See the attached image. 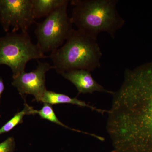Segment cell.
<instances>
[{"label":"cell","mask_w":152,"mask_h":152,"mask_svg":"<svg viewBox=\"0 0 152 152\" xmlns=\"http://www.w3.org/2000/svg\"><path fill=\"white\" fill-rule=\"evenodd\" d=\"M112 95L107 130L115 150L152 152V61L126 69Z\"/></svg>","instance_id":"6da1fadb"},{"label":"cell","mask_w":152,"mask_h":152,"mask_svg":"<svg viewBox=\"0 0 152 152\" xmlns=\"http://www.w3.org/2000/svg\"><path fill=\"white\" fill-rule=\"evenodd\" d=\"M118 0H72L71 19L78 30L97 39L102 32L115 39L125 21L117 10Z\"/></svg>","instance_id":"7a4b0ae2"},{"label":"cell","mask_w":152,"mask_h":152,"mask_svg":"<svg viewBox=\"0 0 152 152\" xmlns=\"http://www.w3.org/2000/svg\"><path fill=\"white\" fill-rule=\"evenodd\" d=\"M102 56L96 39L73 29L65 43L49 57L57 72L61 74L72 70H95L100 67Z\"/></svg>","instance_id":"3957f363"},{"label":"cell","mask_w":152,"mask_h":152,"mask_svg":"<svg viewBox=\"0 0 152 152\" xmlns=\"http://www.w3.org/2000/svg\"><path fill=\"white\" fill-rule=\"evenodd\" d=\"M48 57L33 43L28 33L12 32L0 38V65L10 68L13 78L25 72L28 62Z\"/></svg>","instance_id":"277c9868"},{"label":"cell","mask_w":152,"mask_h":152,"mask_svg":"<svg viewBox=\"0 0 152 152\" xmlns=\"http://www.w3.org/2000/svg\"><path fill=\"white\" fill-rule=\"evenodd\" d=\"M69 1L54 11L42 23H37L35 34L42 52H52L61 47L70 34L73 23L68 16Z\"/></svg>","instance_id":"5b68a950"},{"label":"cell","mask_w":152,"mask_h":152,"mask_svg":"<svg viewBox=\"0 0 152 152\" xmlns=\"http://www.w3.org/2000/svg\"><path fill=\"white\" fill-rule=\"evenodd\" d=\"M35 23L32 0H0V23L6 32L12 28V32L28 33Z\"/></svg>","instance_id":"8992f818"},{"label":"cell","mask_w":152,"mask_h":152,"mask_svg":"<svg viewBox=\"0 0 152 152\" xmlns=\"http://www.w3.org/2000/svg\"><path fill=\"white\" fill-rule=\"evenodd\" d=\"M53 66L49 63L38 61V64L35 70L30 72L23 73L13 78L12 84L15 87L19 94L25 100L26 95H32L37 102H41L45 87V74Z\"/></svg>","instance_id":"52a82bcc"},{"label":"cell","mask_w":152,"mask_h":152,"mask_svg":"<svg viewBox=\"0 0 152 152\" xmlns=\"http://www.w3.org/2000/svg\"><path fill=\"white\" fill-rule=\"evenodd\" d=\"M64 78L69 81L77 88L79 94H92L100 92L113 94L114 92L104 88L94 79L89 71L75 69L61 74Z\"/></svg>","instance_id":"ba28073f"},{"label":"cell","mask_w":152,"mask_h":152,"mask_svg":"<svg viewBox=\"0 0 152 152\" xmlns=\"http://www.w3.org/2000/svg\"><path fill=\"white\" fill-rule=\"evenodd\" d=\"M40 102L50 105L60 104H72L80 107L89 108L93 110L102 114L105 113H107L108 112V110L97 108L84 102L78 99L77 98H72L67 95L48 91L47 90L44 93Z\"/></svg>","instance_id":"9c48e42d"},{"label":"cell","mask_w":152,"mask_h":152,"mask_svg":"<svg viewBox=\"0 0 152 152\" xmlns=\"http://www.w3.org/2000/svg\"><path fill=\"white\" fill-rule=\"evenodd\" d=\"M67 0H32L35 19L47 17L66 3Z\"/></svg>","instance_id":"30bf717a"},{"label":"cell","mask_w":152,"mask_h":152,"mask_svg":"<svg viewBox=\"0 0 152 152\" xmlns=\"http://www.w3.org/2000/svg\"><path fill=\"white\" fill-rule=\"evenodd\" d=\"M43 107H42L41 110H34L33 109L32 110V115H35V114H38L41 118L44 119L48 120L52 122L55 123L57 124L62 126L66 128V129H69L71 130L75 131V132H78L83 133L89 135L91 136H92L95 138L98 139L99 140H101L102 139L101 137L97 135L94 134H91V133L86 132H82L78 130L75 129H72L68 127V126L64 124L61 122L58 119V118L56 114H55L53 110L52 106L50 104L46 103H44Z\"/></svg>","instance_id":"8fae6325"},{"label":"cell","mask_w":152,"mask_h":152,"mask_svg":"<svg viewBox=\"0 0 152 152\" xmlns=\"http://www.w3.org/2000/svg\"><path fill=\"white\" fill-rule=\"evenodd\" d=\"M33 108L28 104H25V107L23 110L17 113L12 118L9 120L1 128H0V135L12 130L19 124L23 123V118L26 115H31Z\"/></svg>","instance_id":"7c38bea8"},{"label":"cell","mask_w":152,"mask_h":152,"mask_svg":"<svg viewBox=\"0 0 152 152\" xmlns=\"http://www.w3.org/2000/svg\"><path fill=\"white\" fill-rule=\"evenodd\" d=\"M15 142L14 138L9 137L0 143V152H14Z\"/></svg>","instance_id":"4fadbf2b"},{"label":"cell","mask_w":152,"mask_h":152,"mask_svg":"<svg viewBox=\"0 0 152 152\" xmlns=\"http://www.w3.org/2000/svg\"><path fill=\"white\" fill-rule=\"evenodd\" d=\"M4 90V81L1 78H0V100H1V96Z\"/></svg>","instance_id":"5bb4252c"},{"label":"cell","mask_w":152,"mask_h":152,"mask_svg":"<svg viewBox=\"0 0 152 152\" xmlns=\"http://www.w3.org/2000/svg\"><path fill=\"white\" fill-rule=\"evenodd\" d=\"M111 152H121L120 151H117V150H114L113 151H112Z\"/></svg>","instance_id":"9a60e30c"},{"label":"cell","mask_w":152,"mask_h":152,"mask_svg":"<svg viewBox=\"0 0 152 152\" xmlns=\"http://www.w3.org/2000/svg\"><path fill=\"white\" fill-rule=\"evenodd\" d=\"M0 117H1V115H0Z\"/></svg>","instance_id":"2e32d148"}]
</instances>
